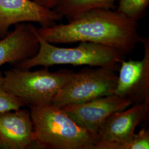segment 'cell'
I'll return each instance as SVG.
<instances>
[{
	"mask_svg": "<svg viewBox=\"0 0 149 149\" xmlns=\"http://www.w3.org/2000/svg\"><path fill=\"white\" fill-rule=\"evenodd\" d=\"M138 21L111 8L87 11L66 24L37 28L38 34L49 43L90 42L117 49L125 55L141 42Z\"/></svg>",
	"mask_w": 149,
	"mask_h": 149,
	"instance_id": "obj_1",
	"label": "cell"
},
{
	"mask_svg": "<svg viewBox=\"0 0 149 149\" xmlns=\"http://www.w3.org/2000/svg\"><path fill=\"white\" fill-rule=\"evenodd\" d=\"M38 149H95L97 134L78 125L62 108L52 104L31 107Z\"/></svg>",
	"mask_w": 149,
	"mask_h": 149,
	"instance_id": "obj_2",
	"label": "cell"
},
{
	"mask_svg": "<svg viewBox=\"0 0 149 149\" xmlns=\"http://www.w3.org/2000/svg\"><path fill=\"white\" fill-rule=\"evenodd\" d=\"M39 47L33 57L15 66L30 70L38 66L48 68L56 65L109 67L117 71L125 55L117 49L90 42H79L74 48H61L49 43L38 33Z\"/></svg>",
	"mask_w": 149,
	"mask_h": 149,
	"instance_id": "obj_3",
	"label": "cell"
},
{
	"mask_svg": "<svg viewBox=\"0 0 149 149\" xmlns=\"http://www.w3.org/2000/svg\"><path fill=\"white\" fill-rule=\"evenodd\" d=\"M74 72L66 69L51 72L47 68L32 71L15 67L4 72V88L25 106H47L52 104Z\"/></svg>",
	"mask_w": 149,
	"mask_h": 149,
	"instance_id": "obj_4",
	"label": "cell"
},
{
	"mask_svg": "<svg viewBox=\"0 0 149 149\" xmlns=\"http://www.w3.org/2000/svg\"><path fill=\"white\" fill-rule=\"evenodd\" d=\"M117 71L109 67H96L74 72L52 104L62 108L114 94L117 83Z\"/></svg>",
	"mask_w": 149,
	"mask_h": 149,
	"instance_id": "obj_5",
	"label": "cell"
},
{
	"mask_svg": "<svg viewBox=\"0 0 149 149\" xmlns=\"http://www.w3.org/2000/svg\"><path fill=\"white\" fill-rule=\"evenodd\" d=\"M149 103L134 104L114 112L103 120L97 131L99 142L95 149H136L135 130L147 117Z\"/></svg>",
	"mask_w": 149,
	"mask_h": 149,
	"instance_id": "obj_6",
	"label": "cell"
},
{
	"mask_svg": "<svg viewBox=\"0 0 149 149\" xmlns=\"http://www.w3.org/2000/svg\"><path fill=\"white\" fill-rule=\"evenodd\" d=\"M144 55L141 60H123L114 94L132 103H149V39L141 38Z\"/></svg>",
	"mask_w": 149,
	"mask_h": 149,
	"instance_id": "obj_7",
	"label": "cell"
},
{
	"mask_svg": "<svg viewBox=\"0 0 149 149\" xmlns=\"http://www.w3.org/2000/svg\"><path fill=\"white\" fill-rule=\"evenodd\" d=\"M61 18L53 9L39 5L33 0H0V38L5 37L14 24L36 22L41 27H49Z\"/></svg>",
	"mask_w": 149,
	"mask_h": 149,
	"instance_id": "obj_8",
	"label": "cell"
},
{
	"mask_svg": "<svg viewBox=\"0 0 149 149\" xmlns=\"http://www.w3.org/2000/svg\"><path fill=\"white\" fill-rule=\"evenodd\" d=\"M132 104L128 100L113 94L81 103L66 105L62 108L78 125L97 133L101 124L109 115L124 110Z\"/></svg>",
	"mask_w": 149,
	"mask_h": 149,
	"instance_id": "obj_9",
	"label": "cell"
},
{
	"mask_svg": "<svg viewBox=\"0 0 149 149\" xmlns=\"http://www.w3.org/2000/svg\"><path fill=\"white\" fill-rule=\"evenodd\" d=\"M0 149H38L30 111L0 112Z\"/></svg>",
	"mask_w": 149,
	"mask_h": 149,
	"instance_id": "obj_10",
	"label": "cell"
},
{
	"mask_svg": "<svg viewBox=\"0 0 149 149\" xmlns=\"http://www.w3.org/2000/svg\"><path fill=\"white\" fill-rule=\"evenodd\" d=\"M39 47L37 28L26 23L16 24L14 30L0 39V67L6 64L16 66L33 57Z\"/></svg>",
	"mask_w": 149,
	"mask_h": 149,
	"instance_id": "obj_11",
	"label": "cell"
},
{
	"mask_svg": "<svg viewBox=\"0 0 149 149\" xmlns=\"http://www.w3.org/2000/svg\"><path fill=\"white\" fill-rule=\"evenodd\" d=\"M118 0H58L53 10L71 21L83 13L97 8H112Z\"/></svg>",
	"mask_w": 149,
	"mask_h": 149,
	"instance_id": "obj_12",
	"label": "cell"
},
{
	"mask_svg": "<svg viewBox=\"0 0 149 149\" xmlns=\"http://www.w3.org/2000/svg\"><path fill=\"white\" fill-rule=\"evenodd\" d=\"M117 11L136 21L143 18L149 5V0H118Z\"/></svg>",
	"mask_w": 149,
	"mask_h": 149,
	"instance_id": "obj_13",
	"label": "cell"
},
{
	"mask_svg": "<svg viewBox=\"0 0 149 149\" xmlns=\"http://www.w3.org/2000/svg\"><path fill=\"white\" fill-rule=\"evenodd\" d=\"M25 106L20 99L8 93L4 88V76L0 71V112L17 110Z\"/></svg>",
	"mask_w": 149,
	"mask_h": 149,
	"instance_id": "obj_14",
	"label": "cell"
},
{
	"mask_svg": "<svg viewBox=\"0 0 149 149\" xmlns=\"http://www.w3.org/2000/svg\"><path fill=\"white\" fill-rule=\"evenodd\" d=\"M38 5L49 9H53L58 0H33Z\"/></svg>",
	"mask_w": 149,
	"mask_h": 149,
	"instance_id": "obj_15",
	"label": "cell"
}]
</instances>
